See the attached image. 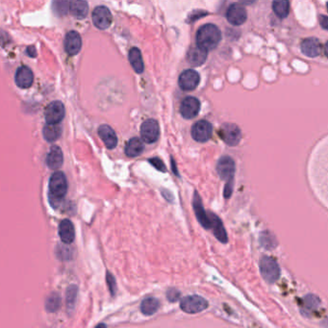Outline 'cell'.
Segmentation results:
<instances>
[{"label": "cell", "mask_w": 328, "mask_h": 328, "mask_svg": "<svg viewBox=\"0 0 328 328\" xmlns=\"http://www.w3.org/2000/svg\"><path fill=\"white\" fill-rule=\"evenodd\" d=\"M46 121L48 123H60L65 117V106L60 101H53L46 109Z\"/></svg>", "instance_id": "4fadbf2b"}, {"label": "cell", "mask_w": 328, "mask_h": 328, "mask_svg": "<svg viewBox=\"0 0 328 328\" xmlns=\"http://www.w3.org/2000/svg\"><path fill=\"white\" fill-rule=\"evenodd\" d=\"M193 205H194V210H195V216L197 218V220L199 223L205 228V229H210L211 228V222L209 217L205 213V210L202 206V202L200 199L199 195L195 192L194 195V200H193Z\"/></svg>", "instance_id": "d6986e66"}, {"label": "cell", "mask_w": 328, "mask_h": 328, "mask_svg": "<svg viewBox=\"0 0 328 328\" xmlns=\"http://www.w3.org/2000/svg\"><path fill=\"white\" fill-rule=\"evenodd\" d=\"M68 181L62 171H56L49 180V195L52 198L62 199L67 195Z\"/></svg>", "instance_id": "7a4b0ae2"}, {"label": "cell", "mask_w": 328, "mask_h": 328, "mask_svg": "<svg viewBox=\"0 0 328 328\" xmlns=\"http://www.w3.org/2000/svg\"><path fill=\"white\" fill-rule=\"evenodd\" d=\"M319 23H320V25L321 27L324 29V30H327V17L326 16H320V19H319Z\"/></svg>", "instance_id": "74e56055"}, {"label": "cell", "mask_w": 328, "mask_h": 328, "mask_svg": "<svg viewBox=\"0 0 328 328\" xmlns=\"http://www.w3.org/2000/svg\"><path fill=\"white\" fill-rule=\"evenodd\" d=\"M300 49L304 55L310 58H316L320 55L322 46L316 38H307L300 45Z\"/></svg>", "instance_id": "5bb4252c"}, {"label": "cell", "mask_w": 328, "mask_h": 328, "mask_svg": "<svg viewBox=\"0 0 328 328\" xmlns=\"http://www.w3.org/2000/svg\"><path fill=\"white\" fill-rule=\"evenodd\" d=\"M192 137L198 143H206L208 142L213 133V126L209 122L205 120H201L195 122L192 127Z\"/></svg>", "instance_id": "8992f818"}, {"label": "cell", "mask_w": 328, "mask_h": 328, "mask_svg": "<svg viewBox=\"0 0 328 328\" xmlns=\"http://www.w3.org/2000/svg\"><path fill=\"white\" fill-rule=\"evenodd\" d=\"M98 135L103 141L104 145L109 149H114L118 145V137L114 129L107 125L103 124L98 128Z\"/></svg>", "instance_id": "2e32d148"}, {"label": "cell", "mask_w": 328, "mask_h": 328, "mask_svg": "<svg viewBox=\"0 0 328 328\" xmlns=\"http://www.w3.org/2000/svg\"><path fill=\"white\" fill-rule=\"evenodd\" d=\"M221 40V33L217 25L208 24L201 26L196 33V45L207 52L217 49Z\"/></svg>", "instance_id": "6da1fadb"}, {"label": "cell", "mask_w": 328, "mask_h": 328, "mask_svg": "<svg viewBox=\"0 0 328 328\" xmlns=\"http://www.w3.org/2000/svg\"><path fill=\"white\" fill-rule=\"evenodd\" d=\"M208 301L199 295H189L184 297L180 302V308L187 314H197L205 310Z\"/></svg>", "instance_id": "277c9868"}, {"label": "cell", "mask_w": 328, "mask_h": 328, "mask_svg": "<svg viewBox=\"0 0 328 328\" xmlns=\"http://www.w3.org/2000/svg\"><path fill=\"white\" fill-rule=\"evenodd\" d=\"M200 111V102L197 98L188 97L183 99L180 105V113L183 118L186 120H191L195 118Z\"/></svg>", "instance_id": "7c38bea8"}, {"label": "cell", "mask_w": 328, "mask_h": 328, "mask_svg": "<svg viewBox=\"0 0 328 328\" xmlns=\"http://www.w3.org/2000/svg\"><path fill=\"white\" fill-rule=\"evenodd\" d=\"M107 283H108V287H109L110 292H111V294L114 295L116 293V291H117V284H116V280L114 278V276L111 274V273H107Z\"/></svg>", "instance_id": "836d02e7"}, {"label": "cell", "mask_w": 328, "mask_h": 328, "mask_svg": "<svg viewBox=\"0 0 328 328\" xmlns=\"http://www.w3.org/2000/svg\"><path fill=\"white\" fill-rule=\"evenodd\" d=\"M52 9L59 17L66 16L70 11V0H53Z\"/></svg>", "instance_id": "f1b7e54d"}, {"label": "cell", "mask_w": 328, "mask_h": 328, "mask_svg": "<svg viewBox=\"0 0 328 328\" xmlns=\"http://www.w3.org/2000/svg\"><path fill=\"white\" fill-rule=\"evenodd\" d=\"M240 1H241L242 3H243V4H246V5H250V4L254 3L256 0H240Z\"/></svg>", "instance_id": "ab89813d"}, {"label": "cell", "mask_w": 328, "mask_h": 328, "mask_svg": "<svg viewBox=\"0 0 328 328\" xmlns=\"http://www.w3.org/2000/svg\"><path fill=\"white\" fill-rule=\"evenodd\" d=\"M319 302H320L319 299L316 296L312 295V294H309L304 298V303H305L306 308H308L311 311L316 309L318 307V305H319Z\"/></svg>", "instance_id": "4dcf8cb0"}, {"label": "cell", "mask_w": 328, "mask_h": 328, "mask_svg": "<svg viewBox=\"0 0 328 328\" xmlns=\"http://www.w3.org/2000/svg\"><path fill=\"white\" fill-rule=\"evenodd\" d=\"M159 305L160 303L156 298L148 297L141 304V312L146 316L154 315L159 309Z\"/></svg>", "instance_id": "83f0119b"}, {"label": "cell", "mask_w": 328, "mask_h": 328, "mask_svg": "<svg viewBox=\"0 0 328 328\" xmlns=\"http://www.w3.org/2000/svg\"><path fill=\"white\" fill-rule=\"evenodd\" d=\"M59 236L62 242L67 244L73 243L75 239V229L73 222L70 219L62 220L59 225Z\"/></svg>", "instance_id": "ffe728a7"}, {"label": "cell", "mask_w": 328, "mask_h": 328, "mask_svg": "<svg viewBox=\"0 0 328 328\" xmlns=\"http://www.w3.org/2000/svg\"><path fill=\"white\" fill-rule=\"evenodd\" d=\"M208 13L204 12V11H201V10H198V11H195V12L192 13L191 15H189V22L190 23H194L196 20L206 16Z\"/></svg>", "instance_id": "e575fe53"}, {"label": "cell", "mask_w": 328, "mask_h": 328, "mask_svg": "<svg viewBox=\"0 0 328 328\" xmlns=\"http://www.w3.org/2000/svg\"><path fill=\"white\" fill-rule=\"evenodd\" d=\"M34 81V75L30 68L23 66L16 73V83L22 89L31 87Z\"/></svg>", "instance_id": "ac0fdd59"}, {"label": "cell", "mask_w": 328, "mask_h": 328, "mask_svg": "<svg viewBox=\"0 0 328 328\" xmlns=\"http://www.w3.org/2000/svg\"><path fill=\"white\" fill-rule=\"evenodd\" d=\"M113 22V16L105 6H98L93 12V23L99 29H107Z\"/></svg>", "instance_id": "8fae6325"}, {"label": "cell", "mask_w": 328, "mask_h": 328, "mask_svg": "<svg viewBox=\"0 0 328 328\" xmlns=\"http://www.w3.org/2000/svg\"><path fill=\"white\" fill-rule=\"evenodd\" d=\"M145 149V146L142 140L139 138H132L125 146V154L130 158L140 156Z\"/></svg>", "instance_id": "cb8c5ba5"}, {"label": "cell", "mask_w": 328, "mask_h": 328, "mask_svg": "<svg viewBox=\"0 0 328 328\" xmlns=\"http://www.w3.org/2000/svg\"><path fill=\"white\" fill-rule=\"evenodd\" d=\"M272 10L280 19H285L290 13L289 0H272Z\"/></svg>", "instance_id": "4316f807"}, {"label": "cell", "mask_w": 328, "mask_h": 328, "mask_svg": "<svg viewBox=\"0 0 328 328\" xmlns=\"http://www.w3.org/2000/svg\"><path fill=\"white\" fill-rule=\"evenodd\" d=\"M70 11L74 18L83 20L89 12V5L86 0H71Z\"/></svg>", "instance_id": "603a6c76"}, {"label": "cell", "mask_w": 328, "mask_h": 328, "mask_svg": "<svg viewBox=\"0 0 328 328\" xmlns=\"http://www.w3.org/2000/svg\"><path fill=\"white\" fill-rule=\"evenodd\" d=\"M207 54H208V52L206 50L199 48L196 45L195 47H192L188 51L187 60L191 66L199 67V66L203 65V63L206 61Z\"/></svg>", "instance_id": "44dd1931"}, {"label": "cell", "mask_w": 328, "mask_h": 328, "mask_svg": "<svg viewBox=\"0 0 328 328\" xmlns=\"http://www.w3.org/2000/svg\"><path fill=\"white\" fill-rule=\"evenodd\" d=\"M44 138L48 142H55L60 138L62 134V128L59 123H48L43 130Z\"/></svg>", "instance_id": "484cf974"}, {"label": "cell", "mask_w": 328, "mask_h": 328, "mask_svg": "<svg viewBox=\"0 0 328 328\" xmlns=\"http://www.w3.org/2000/svg\"><path fill=\"white\" fill-rule=\"evenodd\" d=\"M27 54L30 56V57H36L37 52L36 49L34 47H29L27 49Z\"/></svg>", "instance_id": "f35d334b"}, {"label": "cell", "mask_w": 328, "mask_h": 328, "mask_svg": "<svg viewBox=\"0 0 328 328\" xmlns=\"http://www.w3.org/2000/svg\"><path fill=\"white\" fill-rule=\"evenodd\" d=\"M129 62L133 68L134 71L137 73H143L145 71V64L143 61L142 53L140 49L137 48H132L129 51Z\"/></svg>", "instance_id": "d4e9b609"}, {"label": "cell", "mask_w": 328, "mask_h": 328, "mask_svg": "<svg viewBox=\"0 0 328 328\" xmlns=\"http://www.w3.org/2000/svg\"><path fill=\"white\" fill-rule=\"evenodd\" d=\"M160 135V127L157 121L153 119L146 120L141 126V136L146 144H153L157 142Z\"/></svg>", "instance_id": "52a82bcc"}, {"label": "cell", "mask_w": 328, "mask_h": 328, "mask_svg": "<svg viewBox=\"0 0 328 328\" xmlns=\"http://www.w3.org/2000/svg\"><path fill=\"white\" fill-rule=\"evenodd\" d=\"M76 296H77V288H76V286L70 287L69 290H68V292H67L68 308L74 306L75 301H76Z\"/></svg>", "instance_id": "1f68e13d"}, {"label": "cell", "mask_w": 328, "mask_h": 328, "mask_svg": "<svg viewBox=\"0 0 328 328\" xmlns=\"http://www.w3.org/2000/svg\"><path fill=\"white\" fill-rule=\"evenodd\" d=\"M260 271L267 283L276 282L280 276V267L277 262L271 257H264L260 262Z\"/></svg>", "instance_id": "3957f363"}, {"label": "cell", "mask_w": 328, "mask_h": 328, "mask_svg": "<svg viewBox=\"0 0 328 328\" xmlns=\"http://www.w3.org/2000/svg\"><path fill=\"white\" fill-rule=\"evenodd\" d=\"M65 49L69 55H76L82 48V40L76 31H71L65 38Z\"/></svg>", "instance_id": "9a60e30c"}, {"label": "cell", "mask_w": 328, "mask_h": 328, "mask_svg": "<svg viewBox=\"0 0 328 328\" xmlns=\"http://www.w3.org/2000/svg\"><path fill=\"white\" fill-rule=\"evenodd\" d=\"M200 82V76L199 74L193 70H186L184 71L178 79L179 87L183 91L191 92L194 91Z\"/></svg>", "instance_id": "9c48e42d"}, {"label": "cell", "mask_w": 328, "mask_h": 328, "mask_svg": "<svg viewBox=\"0 0 328 328\" xmlns=\"http://www.w3.org/2000/svg\"><path fill=\"white\" fill-rule=\"evenodd\" d=\"M226 19L228 23L235 26L242 25L246 22L247 13L242 4L234 3L230 5L226 12Z\"/></svg>", "instance_id": "30bf717a"}, {"label": "cell", "mask_w": 328, "mask_h": 328, "mask_svg": "<svg viewBox=\"0 0 328 328\" xmlns=\"http://www.w3.org/2000/svg\"><path fill=\"white\" fill-rule=\"evenodd\" d=\"M219 137L227 146H235L240 143L242 132L238 125L234 123H224L219 130Z\"/></svg>", "instance_id": "5b68a950"}, {"label": "cell", "mask_w": 328, "mask_h": 328, "mask_svg": "<svg viewBox=\"0 0 328 328\" xmlns=\"http://www.w3.org/2000/svg\"><path fill=\"white\" fill-rule=\"evenodd\" d=\"M236 166L234 160L229 156H222L217 165V171L220 179L230 181L234 178Z\"/></svg>", "instance_id": "ba28073f"}, {"label": "cell", "mask_w": 328, "mask_h": 328, "mask_svg": "<svg viewBox=\"0 0 328 328\" xmlns=\"http://www.w3.org/2000/svg\"><path fill=\"white\" fill-rule=\"evenodd\" d=\"M208 217L211 222V228H213V232L215 237L219 240V242L222 243H226L228 242L227 233L224 229V226L222 224V221L219 219L217 215L214 213H209Z\"/></svg>", "instance_id": "e0dca14e"}, {"label": "cell", "mask_w": 328, "mask_h": 328, "mask_svg": "<svg viewBox=\"0 0 328 328\" xmlns=\"http://www.w3.org/2000/svg\"><path fill=\"white\" fill-rule=\"evenodd\" d=\"M61 306V297L58 293L53 292L49 295L47 300V309L49 312L57 311Z\"/></svg>", "instance_id": "f546056e"}, {"label": "cell", "mask_w": 328, "mask_h": 328, "mask_svg": "<svg viewBox=\"0 0 328 328\" xmlns=\"http://www.w3.org/2000/svg\"><path fill=\"white\" fill-rule=\"evenodd\" d=\"M233 192V180L227 181L226 185H225V189H224V197L225 198H230L231 195Z\"/></svg>", "instance_id": "8d00e7d4"}, {"label": "cell", "mask_w": 328, "mask_h": 328, "mask_svg": "<svg viewBox=\"0 0 328 328\" xmlns=\"http://www.w3.org/2000/svg\"><path fill=\"white\" fill-rule=\"evenodd\" d=\"M167 296H168V299L171 301V302H174V301H177L178 298L180 297V292H178L177 290H173V289H170L169 292H167Z\"/></svg>", "instance_id": "d590c367"}, {"label": "cell", "mask_w": 328, "mask_h": 328, "mask_svg": "<svg viewBox=\"0 0 328 328\" xmlns=\"http://www.w3.org/2000/svg\"><path fill=\"white\" fill-rule=\"evenodd\" d=\"M63 162H64V155H63L61 148L57 146H52L49 150L48 159H47L48 166L51 170H56L61 167Z\"/></svg>", "instance_id": "7402d4cb"}, {"label": "cell", "mask_w": 328, "mask_h": 328, "mask_svg": "<svg viewBox=\"0 0 328 328\" xmlns=\"http://www.w3.org/2000/svg\"><path fill=\"white\" fill-rule=\"evenodd\" d=\"M148 162L156 169V170H160L162 172H166L167 171V168L164 164V162L160 158H150L148 159Z\"/></svg>", "instance_id": "d6a6232c"}]
</instances>
